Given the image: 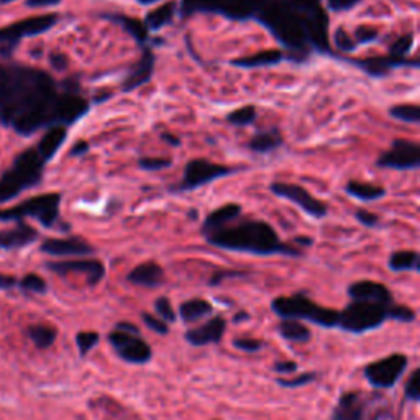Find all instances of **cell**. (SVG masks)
Wrapping results in <instances>:
<instances>
[{
	"label": "cell",
	"instance_id": "cell-1",
	"mask_svg": "<svg viewBox=\"0 0 420 420\" xmlns=\"http://www.w3.org/2000/svg\"><path fill=\"white\" fill-rule=\"evenodd\" d=\"M207 242L217 248L230 251H243L259 256L285 255L299 256L301 251L284 245L278 233L266 222L250 220L237 226H224L207 235Z\"/></svg>",
	"mask_w": 420,
	"mask_h": 420
},
{
	"label": "cell",
	"instance_id": "cell-2",
	"mask_svg": "<svg viewBox=\"0 0 420 420\" xmlns=\"http://www.w3.org/2000/svg\"><path fill=\"white\" fill-rule=\"evenodd\" d=\"M259 20L266 25L275 36L284 46L292 49H304L307 41L304 20L299 15L294 14L291 8L284 3H271L268 2L259 12Z\"/></svg>",
	"mask_w": 420,
	"mask_h": 420
},
{
	"label": "cell",
	"instance_id": "cell-3",
	"mask_svg": "<svg viewBox=\"0 0 420 420\" xmlns=\"http://www.w3.org/2000/svg\"><path fill=\"white\" fill-rule=\"evenodd\" d=\"M271 309L283 320H309L320 327H325V329L338 327V310L320 307V305L310 301L305 294L278 297V299L272 301Z\"/></svg>",
	"mask_w": 420,
	"mask_h": 420
},
{
	"label": "cell",
	"instance_id": "cell-4",
	"mask_svg": "<svg viewBox=\"0 0 420 420\" xmlns=\"http://www.w3.org/2000/svg\"><path fill=\"white\" fill-rule=\"evenodd\" d=\"M41 167H43V158L35 150H27L16 158L14 170L3 176L0 180V202L10 199L23 191L25 187H30L40 180Z\"/></svg>",
	"mask_w": 420,
	"mask_h": 420
},
{
	"label": "cell",
	"instance_id": "cell-5",
	"mask_svg": "<svg viewBox=\"0 0 420 420\" xmlns=\"http://www.w3.org/2000/svg\"><path fill=\"white\" fill-rule=\"evenodd\" d=\"M389 305L351 301L340 312L338 327L347 331H351V334H363V331L377 329L388 320Z\"/></svg>",
	"mask_w": 420,
	"mask_h": 420
},
{
	"label": "cell",
	"instance_id": "cell-6",
	"mask_svg": "<svg viewBox=\"0 0 420 420\" xmlns=\"http://www.w3.org/2000/svg\"><path fill=\"white\" fill-rule=\"evenodd\" d=\"M270 0H183V15L194 12H218L233 20L259 15Z\"/></svg>",
	"mask_w": 420,
	"mask_h": 420
},
{
	"label": "cell",
	"instance_id": "cell-7",
	"mask_svg": "<svg viewBox=\"0 0 420 420\" xmlns=\"http://www.w3.org/2000/svg\"><path fill=\"white\" fill-rule=\"evenodd\" d=\"M407 364H409V358L406 355L394 353V355H389L388 358L368 364L364 368V377L373 388L390 389L404 375Z\"/></svg>",
	"mask_w": 420,
	"mask_h": 420
},
{
	"label": "cell",
	"instance_id": "cell-8",
	"mask_svg": "<svg viewBox=\"0 0 420 420\" xmlns=\"http://www.w3.org/2000/svg\"><path fill=\"white\" fill-rule=\"evenodd\" d=\"M60 212V196L58 194H45L33 197L27 202L20 205L19 209L10 210V212H2V218H15L22 215H32L38 218L45 226H51L58 218Z\"/></svg>",
	"mask_w": 420,
	"mask_h": 420
},
{
	"label": "cell",
	"instance_id": "cell-9",
	"mask_svg": "<svg viewBox=\"0 0 420 420\" xmlns=\"http://www.w3.org/2000/svg\"><path fill=\"white\" fill-rule=\"evenodd\" d=\"M108 342L113 347L119 358L132 364H145L151 360V347L145 340L132 334H125V331L115 330L108 335Z\"/></svg>",
	"mask_w": 420,
	"mask_h": 420
},
{
	"label": "cell",
	"instance_id": "cell-10",
	"mask_svg": "<svg viewBox=\"0 0 420 420\" xmlns=\"http://www.w3.org/2000/svg\"><path fill=\"white\" fill-rule=\"evenodd\" d=\"M230 173H233V170H230V167L215 165V163L205 161V159H192L184 170L183 183L176 189L178 191H192V189L212 183V180Z\"/></svg>",
	"mask_w": 420,
	"mask_h": 420
},
{
	"label": "cell",
	"instance_id": "cell-11",
	"mask_svg": "<svg viewBox=\"0 0 420 420\" xmlns=\"http://www.w3.org/2000/svg\"><path fill=\"white\" fill-rule=\"evenodd\" d=\"M420 165V146L415 141L397 140L393 141L390 150L377 159V166L390 170H415Z\"/></svg>",
	"mask_w": 420,
	"mask_h": 420
},
{
	"label": "cell",
	"instance_id": "cell-12",
	"mask_svg": "<svg viewBox=\"0 0 420 420\" xmlns=\"http://www.w3.org/2000/svg\"><path fill=\"white\" fill-rule=\"evenodd\" d=\"M271 191L285 200H291V202L296 204L297 207L304 210L305 213H309L310 217L315 218L325 217L327 205L323 204L322 200L315 199V197L310 194L309 191H305L304 187L289 183H272Z\"/></svg>",
	"mask_w": 420,
	"mask_h": 420
},
{
	"label": "cell",
	"instance_id": "cell-13",
	"mask_svg": "<svg viewBox=\"0 0 420 420\" xmlns=\"http://www.w3.org/2000/svg\"><path fill=\"white\" fill-rule=\"evenodd\" d=\"M49 271L66 276L69 272L86 275L87 284L97 285L105 276V266L99 259H69V261H51L46 264Z\"/></svg>",
	"mask_w": 420,
	"mask_h": 420
},
{
	"label": "cell",
	"instance_id": "cell-14",
	"mask_svg": "<svg viewBox=\"0 0 420 420\" xmlns=\"http://www.w3.org/2000/svg\"><path fill=\"white\" fill-rule=\"evenodd\" d=\"M348 296L351 301L375 302V304L389 305L393 304V294L384 284L375 283V281H358L348 288Z\"/></svg>",
	"mask_w": 420,
	"mask_h": 420
},
{
	"label": "cell",
	"instance_id": "cell-15",
	"mask_svg": "<svg viewBox=\"0 0 420 420\" xmlns=\"http://www.w3.org/2000/svg\"><path fill=\"white\" fill-rule=\"evenodd\" d=\"M226 322L224 317H213L204 325L197 327V329H191L186 331V340L191 345L194 347H205L210 343H218L224 338Z\"/></svg>",
	"mask_w": 420,
	"mask_h": 420
},
{
	"label": "cell",
	"instance_id": "cell-16",
	"mask_svg": "<svg viewBox=\"0 0 420 420\" xmlns=\"http://www.w3.org/2000/svg\"><path fill=\"white\" fill-rule=\"evenodd\" d=\"M41 251L51 256H87L94 253V248L81 238H49L43 242Z\"/></svg>",
	"mask_w": 420,
	"mask_h": 420
},
{
	"label": "cell",
	"instance_id": "cell-17",
	"mask_svg": "<svg viewBox=\"0 0 420 420\" xmlns=\"http://www.w3.org/2000/svg\"><path fill=\"white\" fill-rule=\"evenodd\" d=\"M56 23V15H46V16H36V19H28L25 22L12 25L7 30L0 32V41L7 40H19L22 36H30V35H38V33H43L53 27Z\"/></svg>",
	"mask_w": 420,
	"mask_h": 420
},
{
	"label": "cell",
	"instance_id": "cell-18",
	"mask_svg": "<svg viewBox=\"0 0 420 420\" xmlns=\"http://www.w3.org/2000/svg\"><path fill=\"white\" fill-rule=\"evenodd\" d=\"M366 399L361 393H345L335 406L331 420H364Z\"/></svg>",
	"mask_w": 420,
	"mask_h": 420
},
{
	"label": "cell",
	"instance_id": "cell-19",
	"mask_svg": "<svg viewBox=\"0 0 420 420\" xmlns=\"http://www.w3.org/2000/svg\"><path fill=\"white\" fill-rule=\"evenodd\" d=\"M89 105L81 97L75 95H65V97H58L56 107H54V120L61 121V124H73L78 119H81L84 113L87 112Z\"/></svg>",
	"mask_w": 420,
	"mask_h": 420
},
{
	"label": "cell",
	"instance_id": "cell-20",
	"mask_svg": "<svg viewBox=\"0 0 420 420\" xmlns=\"http://www.w3.org/2000/svg\"><path fill=\"white\" fill-rule=\"evenodd\" d=\"M127 281L135 285H141V288H158L165 281V271L159 264L153 261L141 263L135 270L128 272Z\"/></svg>",
	"mask_w": 420,
	"mask_h": 420
},
{
	"label": "cell",
	"instance_id": "cell-21",
	"mask_svg": "<svg viewBox=\"0 0 420 420\" xmlns=\"http://www.w3.org/2000/svg\"><path fill=\"white\" fill-rule=\"evenodd\" d=\"M153 68H154V56L153 53L150 51V49H145V53H143L141 60L135 68L132 69V73L128 74V78L125 79L124 82V91H133L137 89V87L143 86V84H146L150 81L151 74H153Z\"/></svg>",
	"mask_w": 420,
	"mask_h": 420
},
{
	"label": "cell",
	"instance_id": "cell-22",
	"mask_svg": "<svg viewBox=\"0 0 420 420\" xmlns=\"http://www.w3.org/2000/svg\"><path fill=\"white\" fill-rule=\"evenodd\" d=\"M240 213H242V207L238 204H226L224 207L213 210V212L205 218L202 232L205 235L217 232V230L224 229V226L229 225L230 222L235 220Z\"/></svg>",
	"mask_w": 420,
	"mask_h": 420
},
{
	"label": "cell",
	"instance_id": "cell-23",
	"mask_svg": "<svg viewBox=\"0 0 420 420\" xmlns=\"http://www.w3.org/2000/svg\"><path fill=\"white\" fill-rule=\"evenodd\" d=\"M38 233L32 226L19 225L14 230H7V232H0V248L12 250V248H22L28 243L35 242Z\"/></svg>",
	"mask_w": 420,
	"mask_h": 420
},
{
	"label": "cell",
	"instance_id": "cell-24",
	"mask_svg": "<svg viewBox=\"0 0 420 420\" xmlns=\"http://www.w3.org/2000/svg\"><path fill=\"white\" fill-rule=\"evenodd\" d=\"M66 137H68V132H66L65 127H61V125L51 127L46 132V135L43 137V140L40 141V145H38V154L43 159L53 158L54 154H56V151L61 148L62 143H65Z\"/></svg>",
	"mask_w": 420,
	"mask_h": 420
},
{
	"label": "cell",
	"instance_id": "cell-25",
	"mask_svg": "<svg viewBox=\"0 0 420 420\" xmlns=\"http://www.w3.org/2000/svg\"><path fill=\"white\" fill-rule=\"evenodd\" d=\"M27 337L38 350H48L56 342L58 330L51 325H46V323H35L27 329Z\"/></svg>",
	"mask_w": 420,
	"mask_h": 420
},
{
	"label": "cell",
	"instance_id": "cell-26",
	"mask_svg": "<svg viewBox=\"0 0 420 420\" xmlns=\"http://www.w3.org/2000/svg\"><path fill=\"white\" fill-rule=\"evenodd\" d=\"M284 54L279 49H268V51L256 53L250 58H242V60L232 61L233 66L238 68H261V66H272L283 61Z\"/></svg>",
	"mask_w": 420,
	"mask_h": 420
},
{
	"label": "cell",
	"instance_id": "cell-27",
	"mask_svg": "<svg viewBox=\"0 0 420 420\" xmlns=\"http://www.w3.org/2000/svg\"><path fill=\"white\" fill-rule=\"evenodd\" d=\"M212 312V304L205 299H191L180 304L179 307V315L183 318V322L186 323H194L199 318L205 317Z\"/></svg>",
	"mask_w": 420,
	"mask_h": 420
},
{
	"label": "cell",
	"instance_id": "cell-28",
	"mask_svg": "<svg viewBox=\"0 0 420 420\" xmlns=\"http://www.w3.org/2000/svg\"><path fill=\"white\" fill-rule=\"evenodd\" d=\"M278 331L284 340L294 343H305L312 337L310 330L301 320H283L278 325Z\"/></svg>",
	"mask_w": 420,
	"mask_h": 420
},
{
	"label": "cell",
	"instance_id": "cell-29",
	"mask_svg": "<svg viewBox=\"0 0 420 420\" xmlns=\"http://www.w3.org/2000/svg\"><path fill=\"white\" fill-rule=\"evenodd\" d=\"M281 145H283V137L279 130L271 128L255 135L253 140L250 141V150H253L255 153H270L271 150H276Z\"/></svg>",
	"mask_w": 420,
	"mask_h": 420
},
{
	"label": "cell",
	"instance_id": "cell-30",
	"mask_svg": "<svg viewBox=\"0 0 420 420\" xmlns=\"http://www.w3.org/2000/svg\"><path fill=\"white\" fill-rule=\"evenodd\" d=\"M356 65L366 71L368 74L380 78V75L388 74V71L390 68H394V66L409 65V62L404 60H399V58H371V60L356 61Z\"/></svg>",
	"mask_w": 420,
	"mask_h": 420
},
{
	"label": "cell",
	"instance_id": "cell-31",
	"mask_svg": "<svg viewBox=\"0 0 420 420\" xmlns=\"http://www.w3.org/2000/svg\"><path fill=\"white\" fill-rule=\"evenodd\" d=\"M345 191L350 196L356 197L358 200H363V202L377 200L386 194V191L383 187L373 186V184H368V183H358V180H350V183L347 184Z\"/></svg>",
	"mask_w": 420,
	"mask_h": 420
},
{
	"label": "cell",
	"instance_id": "cell-32",
	"mask_svg": "<svg viewBox=\"0 0 420 420\" xmlns=\"http://www.w3.org/2000/svg\"><path fill=\"white\" fill-rule=\"evenodd\" d=\"M176 14V3H165V5L151 10L145 19L146 28L150 30H161L163 27L173 22Z\"/></svg>",
	"mask_w": 420,
	"mask_h": 420
},
{
	"label": "cell",
	"instance_id": "cell-33",
	"mask_svg": "<svg viewBox=\"0 0 420 420\" xmlns=\"http://www.w3.org/2000/svg\"><path fill=\"white\" fill-rule=\"evenodd\" d=\"M390 271H417L419 270V253L417 251H396L389 258Z\"/></svg>",
	"mask_w": 420,
	"mask_h": 420
},
{
	"label": "cell",
	"instance_id": "cell-34",
	"mask_svg": "<svg viewBox=\"0 0 420 420\" xmlns=\"http://www.w3.org/2000/svg\"><path fill=\"white\" fill-rule=\"evenodd\" d=\"M390 115H393L394 119L406 121V124H419L420 108H419V105H414V104L396 105V107L390 108Z\"/></svg>",
	"mask_w": 420,
	"mask_h": 420
},
{
	"label": "cell",
	"instance_id": "cell-35",
	"mask_svg": "<svg viewBox=\"0 0 420 420\" xmlns=\"http://www.w3.org/2000/svg\"><path fill=\"white\" fill-rule=\"evenodd\" d=\"M226 120H229L232 125H237V127H246V125L253 124L256 120V108L253 105H246V107L233 110L229 117H226Z\"/></svg>",
	"mask_w": 420,
	"mask_h": 420
},
{
	"label": "cell",
	"instance_id": "cell-36",
	"mask_svg": "<svg viewBox=\"0 0 420 420\" xmlns=\"http://www.w3.org/2000/svg\"><path fill=\"white\" fill-rule=\"evenodd\" d=\"M19 285H20V289L25 292L45 294L46 291H48V284H46V281L41 278V276L33 275V272L23 276V278L19 281Z\"/></svg>",
	"mask_w": 420,
	"mask_h": 420
},
{
	"label": "cell",
	"instance_id": "cell-37",
	"mask_svg": "<svg viewBox=\"0 0 420 420\" xmlns=\"http://www.w3.org/2000/svg\"><path fill=\"white\" fill-rule=\"evenodd\" d=\"M99 340L100 337L97 331H79V334L75 335V345H78L81 356H86L92 348L97 347Z\"/></svg>",
	"mask_w": 420,
	"mask_h": 420
},
{
	"label": "cell",
	"instance_id": "cell-38",
	"mask_svg": "<svg viewBox=\"0 0 420 420\" xmlns=\"http://www.w3.org/2000/svg\"><path fill=\"white\" fill-rule=\"evenodd\" d=\"M117 20H120L121 25L125 27V30L130 32V35H133L138 41H145L148 36V28L145 23H141L137 19H128V16H119Z\"/></svg>",
	"mask_w": 420,
	"mask_h": 420
},
{
	"label": "cell",
	"instance_id": "cell-39",
	"mask_svg": "<svg viewBox=\"0 0 420 420\" xmlns=\"http://www.w3.org/2000/svg\"><path fill=\"white\" fill-rule=\"evenodd\" d=\"M154 310H156V317L161 318V320L165 322H176V312L173 309V305H171V302L167 297H158L156 301H154Z\"/></svg>",
	"mask_w": 420,
	"mask_h": 420
},
{
	"label": "cell",
	"instance_id": "cell-40",
	"mask_svg": "<svg viewBox=\"0 0 420 420\" xmlns=\"http://www.w3.org/2000/svg\"><path fill=\"white\" fill-rule=\"evenodd\" d=\"M388 318H394L397 322H414L415 320V312L410 307H406V305H397V304H390L388 309Z\"/></svg>",
	"mask_w": 420,
	"mask_h": 420
},
{
	"label": "cell",
	"instance_id": "cell-41",
	"mask_svg": "<svg viewBox=\"0 0 420 420\" xmlns=\"http://www.w3.org/2000/svg\"><path fill=\"white\" fill-rule=\"evenodd\" d=\"M318 2L320 0H284V5L291 8L292 12H302V14L309 15L317 10V8H320Z\"/></svg>",
	"mask_w": 420,
	"mask_h": 420
},
{
	"label": "cell",
	"instance_id": "cell-42",
	"mask_svg": "<svg viewBox=\"0 0 420 420\" xmlns=\"http://www.w3.org/2000/svg\"><path fill=\"white\" fill-rule=\"evenodd\" d=\"M141 320L151 331H154V334H158V335H167V331H170V329H167V323L153 314L143 312Z\"/></svg>",
	"mask_w": 420,
	"mask_h": 420
},
{
	"label": "cell",
	"instance_id": "cell-43",
	"mask_svg": "<svg viewBox=\"0 0 420 420\" xmlns=\"http://www.w3.org/2000/svg\"><path fill=\"white\" fill-rule=\"evenodd\" d=\"M406 397L407 401L419 402L420 399V369H414L406 384Z\"/></svg>",
	"mask_w": 420,
	"mask_h": 420
},
{
	"label": "cell",
	"instance_id": "cell-44",
	"mask_svg": "<svg viewBox=\"0 0 420 420\" xmlns=\"http://www.w3.org/2000/svg\"><path fill=\"white\" fill-rule=\"evenodd\" d=\"M315 380H317V375H315V373H304V375L294 377V380H276V381H278L281 388L296 389L301 388V386H307L310 383H314Z\"/></svg>",
	"mask_w": 420,
	"mask_h": 420
},
{
	"label": "cell",
	"instance_id": "cell-45",
	"mask_svg": "<svg viewBox=\"0 0 420 420\" xmlns=\"http://www.w3.org/2000/svg\"><path fill=\"white\" fill-rule=\"evenodd\" d=\"M412 45H414V35H404L399 38L397 41H394L393 46H390V53L394 54V58H399V60H401L402 56H406V54L410 51Z\"/></svg>",
	"mask_w": 420,
	"mask_h": 420
},
{
	"label": "cell",
	"instance_id": "cell-46",
	"mask_svg": "<svg viewBox=\"0 0 420 420\" xmlns=\"http://www.w3.org/2000/svg\"><path fill=\"white\" fill-rule=\"evenodd\" d=\"M173 165V161L167 158H141L140 166L146 171H158V170H166Z\"/></svg>",
	"mask_w": 420,
	"mask_h": 420
},
{
	"label": "cell",
	"instance_id": "cell-47",
	"mask_svg": "<svg viewBox=\"0 0 420 420\" xmlns=\"http://www.w3.org/2000/svg\"><path fill=\"white\" fill-rule=\"evenodd\" d=\"M335 46L342 51H353L356 48V41L348 35V33L343 30V28H338L337 33H335Z\"/></svg>",
	"mask_w": 420,
	"mask_h": 420
},
{
	"label": "cell",
	"instance_id": "cell-48",
	"mask_svg": "<svg viewBox=\"0 0 420 420\" xmlns=\"http://www.w3.org/2000/svg\"><path fill=\"white\" fill-rule=\"evenodd\" d=\"M233 345L235 348H238V350L245 353H256L261 350L264 343L261 340H255V338H237L233 340Z\"/></svg>",
	"mask_w": 420,
	"mask_h": 420
},
{
	"label": "cell",
	"instance_id": "cell-49",
	"mask_svg": "<svg viewBox=\"0 0 420 420\" xmlns=\"http://www.w3.org/2000/svg\"><path fill=\"white\" fill-rule=\"evenodd\" d=\"M355 217L358 218L361 224L366 226H376L377 224H380V217H377L376 213L368 212V210H356Z\"/></svg>",
	"mask_w": 420,
	"mask_h": 420
},
{
	"label": "cell",
	"instance_id": "cell-50",
	"mask_svg": "<svg viewBox=\"0 0 420 420\" xmlns=\"http://www.w3.org/2000/svg\"><path fill=\"white\" fill-rule=\"evenodd\" d=\"M360 2L361 0H329V8L334 12H345L358 5Z\"/></svg>",
	"mask_w": 420,
	"mask_h": 420
},
{
	"label": "cell",
	"instance_id": "cell-51",
	"mask_svg": "<svg viewBox=\"0 0 420 420\" xmlns=\"http://www.w3.org/2000/svg\"><path fill=\"white\" fill-rule=\"evenodd\" d=\"M356 40H358V43H369V41H375L377 38L376 30H373V28L368 27H360L358 30H356Z\"/></svg>",
	"mask_w": 420,
	"mask_h": 420
},
{
	"label": "cell",
	"instance_id": "cell-52",
	"mask_svg": "<svg viewBox=\"0 0 420 420\" xmlns=\"http://www.w3.org/2000/svg\"><path fill=\"white\" fill-rule=\"evenodd\" d=\"M16 284H19V281H16L14 276L2 275V272H0V291H8V289L15 288Z\"/></svg>",
	"mask_w": 420,
	"mask_h": 420
},
{
	"label": "cell",
	"instance_id": "cell-53",
	"mask_svg": "<svg viewBox=\"0 0 420 420\" xmlns=\"http://www.w3.org/2000/svg\"><path fill=\"white\" fill-rule=\"evenodd\" d=\"M115 330H120V331H125V334H132V335H137V337H140V329H138L137 325H133V323H130V322L117 323Z\"/></svg>",
	"mask_w": 420,
	"mask_h": 420
},
{
	"label": "cell",
	"instance_id": "cell-54",
	"mask_svg": "<svg viewBox=\"0 0 420 420\" xmlns=\"http://www.w3.org/2000/svg\"><path fill=\"white\" fill-rule=\"evenodd\" d=\"M275 369L278 373H294L297 371V363L294 361H279L275 364Z\"/></svg>",
	"mask_w": 420,
	"mask_h": 420
},
{
	"label": "cell",
	"instance_id": "cell-55",
	"mask_svg": "<svg viewBox=\"0 0 420 420\" xmlns=\"http://www.w3.org/2000/svg\"><path fill=\"white\" fill-rule=\"evenodd\" d=\"M61 0H27V7L30 8H41V7H54L58 5Z\"/></svg>",
	"mask_w": 420,
	"mask_h": 420
},
{
	"label": "cell",
	"instance_id": "cell-56",
	"mask_svg": "<svg viewBox=\"0 0 420 420\" xmlns=\"http://www.w3.org/2000/svg\"><path fill=\"white\" fill-rule=\"evenodd\" d=\"M87 148H89V146H87V143H86V141L78 143V145H75L74 148H73V154H81V153H86Z\"/></svg>",
	"mask_w": 420,
	"mask_h": 420
},
{
	"label": "cell",
	"instance_id": "cell-57",
	"mask_svg": "<svg viewBox=\"0 0 420 420\" xmlns=\"http://www.w3.org/2000/svg\"><path fill=\"white\" fill-rule=\"evenodd\" d=\"M138 2H140L141 5L146 7V5H153V3H156L158 0H138Z\"/></svg>",
	"mask_w": 420,
	"mask_h": 420
},
{
	"label": "cell",
	"instance_id": "cell-58",
	"mask_svg": "<svg viewBox=\"0 0 420 420\" xmlns=\"http://www.w3.org/2000/svg\"><path fill=\"white\" fill-rule=\"evenodd\" d=\"M296 242L297 243H304V245H310V243H312V240H310V238H296Z\"/></svg>",
	"mask_w": 420,
	"mask_h": 420
},
{
	"label": "cell",
	"instance_id": "cell-59",
	"mask_svg": "<svg viewBox=\"0 0 420 420\" xmlns=\"http://www.w3.org/2000/svg\"><path fill=\"white\" fill-rule=\"evenodd\" d=\"M165 140H166V141H170V143H173V145H179V141H178V140H174V137L165 135Z\"/></svg>",
	"mask_w": 420,
	"mask_h": 420
}]
</instances>
